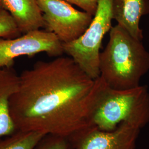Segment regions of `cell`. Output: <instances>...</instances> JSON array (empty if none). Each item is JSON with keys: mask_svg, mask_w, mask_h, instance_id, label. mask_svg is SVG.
Here are the masks:
<instances>
[{"mask_svg": "<svg viewBox=\"0 0 149 149\" xmlns=\"http://www.w3.org/2000/svg\"><path fill=\"white\" fill-rule=\"evenodd\" d=\"M95 80L70 57L38 61L19 75L10 111L17 130L70 137L88 127Z\"/></svg>", "mask_w": 149, "mask_h": 149, "instance_id": "cell-1", "label": "cell"}, {"mask_svg": "<svg viewBox=\"0 0 149 149\" xmlns=\"http://www.w3.org/2000/svg\"><path fill=\"white\" fill-rule=\"evenodd\" d=\"M149 123L148 86L128 90L112 88L100 76L88 104V127L112 131L123 123L141 129Z\"/></svg>", "mask_w": 149, "mask_h": 149, "instance_id": "cell-2", "label": "cell"}, {"mask_svg": "<svg viewBox=\"0 0 149 149\" xmlns=\"http://www.w3.org/2000/svg\"><path fill=\"white\" fill-rule=\"evenodd\" d=\"M100 77L117 90L140 86L149 71V52L142 41L117 24L109 31L108 43L100 56Z\"/></svg>", "mask_w": 149, "mask_h": 149, "instance_id": "cell-3", "label": "cell"}, {"mask_svg": "<svg viewBox=\"0 0 149 149\" xmlns=\"http://www.w3.org/2000/svg\"><path fill=\"white\" fill-rule=\"evenodd\" d=\"M112 1L98 0L96 13L84 33L72 42L63 43L64 53L95 80L100 76V49L104 35L112 28Z\"/></svg>", "mask_w": 149, "mask_h": 149, "instance_id": "cell-4", "label": "cell"}, {"mask_svg": "<svg viewBox=\"0 0 149 149\" xmlns=\"http://www.w3.org/2000/svg\"><path fill=\"white\" fill-rule=\"evenodd\" d=\"M42 13L45 30L53 33L62 43L81 37L89 27L93 16L75 9L64 0H37Z\"/></svg>", "mask_w": 149, "mask_h": 149, "instance_id": "cell-5", "label": "cell"}, {"mask_svg": "<svg viewBox=\"0 0 149 149\" xmlns=\"http://www.w3.org/2000/svg\"><path fill=\"white\" fill-rule=\"evenodd\" d=\"M40 53L50 57L61 56L64 53L63 43L53 33L40 29L14 38L0 39V68L13 66L16 58Z\"/></svg>", "mask_w": 149, "mask_h": 149, "instance_id": "cell-6", "label": "cell"}, {"mask_svg": "<svg viewBox=\"0 0 149 149\" xmlns=\"http://www.w3.org/2000/svg\"><path fill=\"white\" fill-rule=\"evenodd\" d=\"M140 130L123 123L112 131L87 127L69 138L74 149H135Z\"/></svg>", "mask_w": 149, "mask_h": 149, "instance_id": "cell-7", "label": "cell"}, {"mask_svg": "<svg viewBox=\"0 0 149 149\" xmlns=\"http://www.w3.org/2000/svg\"><path fill=\"white\" fill-rule=\"evenodd\" d=\"M149 14V0H113V19L134 38L142 41L143 31L140 27L143 16Z\"/></svg>", "mask_w": 149, "mask_h": 149, "instance_id": "cell-8", "label": "cell"}, {"mask_svg": "<svg viewBox=\"0 0 149 149\" xmlns=\"http://www.w3.org/2000/svg\"><path fill=\"white\" fill-rule=\"evenodd\" d=\"M1 6L11 14L22 34L43 28V15L37 0H1Z\"/></svg>", "mask_w": 149, "mask_h": 149, "instance_id": "cell-9", "label": "cell"}, {"mask_svg": "<svg viewBox=\"0 0 149 149\" xmlns=\"http://www.w3.org/2000/svg\"><path fill=\"white\" fill-rule=\"evenodd\" d=\"M19 75L12 66L0 68V136L11 135L17 131L10 111V100L16 92Z\"/></svg>", "mask_w": 149, "mask_h": 149, "instance_id": "cell-10", "label": "cell"}, {"mask_svg": "<svg viewBox=\"0 0 149 149\" xmlns=\"http://www.w3.org/2000/svg\"><path fill=\"white\" fill-rule=\"evenodd\" d=\"M44 135L36 132L17 130L11 135L0 136V149H33Z\"/></svg>", "mask_w": 149, "mask_h": 149, "instance_id": "cell-11", "label": "cell"}, {"mask_svg": "<svg viewBox=\"0 0 149 149\" xmlns=\"http://www.w3.org/2000/svg\"><path fill=\"white\" fill-rule=\"evenodd\" d=\"M22 35L11 14L0 7V39H11Z\"/></svg>", "mask_w": 149, "mask_h": 149, "instance_id": "cell-12", "label": "cell"}, {"mask_svg": "<svg viewBox=\"0 0 149 149\" xmlns=\"http://www.w3.org/2000/svg\"><path fill=\"white\" fill-rule=\"evenodd\" d=\"M33 149H74L69 137L53 135H45Z\"/></svg>", "mask_w": 149, "mask_h": 149, "instance_id": "cell-13", "label": "cell"}, {"mask_svg": "<svg viewBox=\"0 0 149 149\" xmlns=\"http://www.w3.org/2000/svg\"><path fill=\"white\" fill-rule=\"evenodd\" d=\"M65 1L77 6L83 11H86L92 15L96 13L98 0H64Z\"/></svg>", "mask_w": 149, "mask_h": 149, "instance_id": "cell-14", "label": "cell"}, {"mask_svg": "<svg viewBox=\"0 0 149 149\" xmlns=\"http://www.w3.org/2000/svg\"><path fill=\"white\" fill-rule=\"evenodd\" d=\"M0 6H1V0H0Z\"/></svg>", "mask_w": 149, "mask_h": 149, "instance_id": "cell-15", "label": "cell"}, {"mask_svg": "<svg viewBox=\"0 0 149 149\" xmlns=\"http://www.w3.org/2000/svg\"><path fill=\"white\" fill-rule=\"evenodd\" d=\"M0 7H1V6H0Z\"/></svg>", "mask_w": 149, "mask_h": 149, "instance_id": "cell-16", "label": "cell"}]
</instances>
